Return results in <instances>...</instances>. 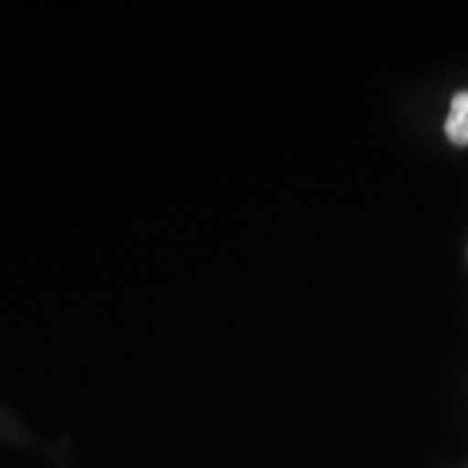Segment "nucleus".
Listing matches in <instances>:
<instances>
[{
    "label": "nucleus",
    "mask_w": 468,
    "mask_h": 468,
    "mask_svg": "<svg viewBox=\"0 0 468 468\" xmlns=\"http://www.w3.org/2000/svg\"><path fill=\"white\" fill-rule=\"evenodd\" d=\"M444 133L452 144L468 145V91H460L453 96L452 111L444 122Z\"/></svg>",
    "instance_id": "1"
}]
</instances>
